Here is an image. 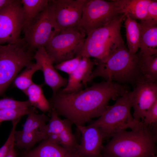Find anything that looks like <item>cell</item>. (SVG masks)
Instances as JSON below:
<instances>
[{
  "mask_svg": "<svg viewBox=\"0 0 157 157\" xmlns=\"http://www.w3.org/2000/svg\"><path fill=\"white\" fill-rule=\"evenodd\" d=\"M82 57L77 56L69 60L63 61L56 64L54 67L56 70L65 72L69 75L72 73L78 66Z\"/></svg>",
  "mask_w": 157,
  "mask_h": 157,
  "instance_id": "cell-28",
  "label": "cell"
},
{
  "mask_svg": "<svg viewBox=\"0 0 157 157\" xmlns=\"http://www.w3.org/2000/svg\"><path fill=\"white\" fill-rule=\"evenodd\" d=\"M23 129L15 131V145L27 150L39 142L47 138V128L49 118L44 113L34 110L29 113Z\"/></svg>",
  "mask_w": 157,
  "mask_h": 157,
  "instance_id": "cell-10",
  "label": "cell"
},
{
  "mask_svg": "<svg viewBox=\"0 0 157 157\" xmlns=\"http://www.w3.org/2000/svg\"><path fill=\"white\" fill-rule=\"evenodd\" d=\"M88 0H49L60 31L78 26L83 8Z\"/></svg>",
  "mask_w": 157,
  "mask_h": 157,
  "instance_id": "cell-13",
  "label": "cell"
},
{
  "mask_svg": "<svg viewBox=\"0 0 157 157\" xmlns=\"http://www.w3.org/2000/svg\"><path fill=\"white\" fill-rule=\"evenodd\" d=\"M51 117L47 124V139L75 154L79 144L72 131L73 124L67 119H60L53 108H51Z\"/></svg>",
  "mask_w": 157,
  "mask_h": 157,
  "instance_id": "cell-12",
  "label": "cell"
},
{
  "mask_svg": "<svg viewBox=\"0 0 157 157\" xmlns=\"http://www.w3.org/2000/svg\"><path fill=\"white\" fill-rule=\"evenodd\" d=\"M35 110V108L31 107L19 109L0 110V125L2 122L6 121L13 122L20 120L22 117Z\"/></svg>",
  "mask_w": 157,
  "mask_h": 157,
  "instance_id": "cell-26",
  "label": "cell"
},
{
  "mask_svg": "<svg viewBox=\"0 0 157 157\" xmlns=\"http://www.w3.org/2000/svg\"><path fill=\"white\" fill-rule=\"evenodd\" d=\"M29 157H76L59 144L48 139L42 141L36 148L26 155Z\"/></svg>",
  "mask_w": 157,
  "mask_h": 157,
  "instance_id": "cell-19",
  "label": "cell"
},
{
  "mask_svg": "<svg viewBox=\"0 0 157 157\" xmlns=\"http://www.w3.org/2000/svg\"><path fill=\"white\" fill-rule=\"evenodd\" d=\"M151 157H157V156L155 155V156H152Z\"/></svg>",
  "mask_w": 157,
  "mask_h": 157,
  "instance_id": "cell-35",
  "label": "cell"
},
{
  "mask_svg": "<svg viewBox=\"0 0 157 157\" xmlns=\"http://www.w3.org/2000/svg\"><path fill=\"white\" fill-rule=\"evenodd\" d=\"M24 31V38L29 48L35 52L39 47H44L53 37L60 32L49 1L46 8Z\"/></svg>",
  "mask_w": 157,
  "mask_h": 157,
  "instance_id": "cell-9",
  "label": "cell"
},
{
  "mask_svg": "<svg viewBox=\"0 0 157 157\" xmlns=\"http://www.w3.org/2000/svg\"><path fill=\"white\" fill-rule=\"evenodd\" d=\"M34 53L23 38L14 43L0 45V95L22 69L33 63Z\"/></svg>",
  "mask_w": 157,
  "mask_h": 157,
  "instance_id": "cell-5",
  "label": "cell"
},
{
  "mask_svg": "<svg viewBox=\"0 0 157 157\" xmlns=\"http://www.w3.org/2000/svg\"><path fill=\"white\" fill-rule=\"evenodd\" d=\"M141 28L140 51L142 57L157 54V25L151 26L140 21Z\"/></svg>",
  "mask_w": 157,
  "mask_h": 157,
  "instance_id": "cell-18",
  "label": "cell"
},
{
  "mask_svg": "<svg viewBox=\"0 0 157 157\" xmlns=\"http://www.w3.org/2000/svg\"><path fill=\"white\" fill-rule=\"evenodd\" d=\"M123 14L119 0H88L78 26L87 35L108 24Z\"/></svg>",
  "mask_w": 157,
  "mask_h": 157,
  "instance_id": "cell-7",
  "label": "cell"
},
{
  "mask_svg": "<svg viewBox=\"0 0 157 157\" xmlns=\"http://www.w3.org/2000/svg\"><path fill=\"white\" fill-rule=\"evenodd\" d=\"M12 0H0V10L10 3Z\"/></svg>",
  "mask_w": 157,
  "mask_h": 157,
  "instance_id": "cell-33",
  "label": "cell"
},
{
  "mask_svg": "<svg viewBox=\"0 0 157 157\" xmlns=\"http://www.w3.org/2000/svg\"><path fill=\"white\" fill-rule=\"evenodd\" d=\"M96 60L92 61L88 57H82L76 69L69 75L67 83L65 88L60 90L64 93H71L82 90L88 83L94 66L96 65Z\"/></svg>",
  "mask_w": 157,
  "mask_h": 157,
  "instance_id": "cell-17",
  "label": "cell"
},
{
  "mask_svg": "<svg viewBox=\"0 0 157 157\" xmlns=\"http://www.w3.org/2000/svg\"><path fill=\"white\" fill-rule=\"evenodd\" d=\"M125 18L124 14H122L108 24L88 33L76 56L105 60L118 48L124 45L121 28Z\"/></svg>",
  "mask_w": 157,
  "mask_h": 157,
  "instance_id": "cell-4",
  "label": "cell"
},
{
  "mask_svg": "<svg viewBox=\"0 0 157 157\" xmlns=\"http://www.w3.org/2000/svg\"><path fill=\"white\" fill-rule=\"evenodd\" d=\"M138 53H131L124 45L116 50L105 60H97L95 68L92 71L88 83L100 77L124 85H135L142 79L138 67Z\"/></svg>",
  "mask_w": 157,
  "mask_h": 157,
  "instance_id": "cell-3",
  "label": "cell"
},
{
  "mask_svg": "<svg viewBox=\"0 0 157 157\" xmlns=\"http://www.w3.org/2000/svg\"><path fill=\"white\" fill-rule=\"evenodd\" d=\"M76 126L81 138L75 154L76 157H101L104 139L100 129L91 124Z\"/></svg>",
  "mask_w": 157,
  "mask_h": 157,
  "instance_id": "cell-15",
  "label": "cell"
},
{
  "mask_svg": "<svg viewBox=\"0 0 157 157\" xmlns=\"http://www.w3.org/2000/svg\"><path fill=\"white\" fill-rule=\"evenodd\" d=\"M152 0H119L122 13L136 20L143 21Z\"/></svg>",
  "mask_w": 157,
  "mask_h": 157,
  "instance_id": "cell-20",
  "label": "cell"
},
{
  "mask_svg": "<svg viewBox=\"0 0 157 157\" xmlns=\"http://www.w3.org/2000/svg\"><path fill=\"white\" fill-rule=\"evenodd\" d=\"M15 130L12 129L4 144L0 148V157H4L12 143L14 141Z\"/></svg>",
  "mask_w": 157,
  "mask_h": 157,
  "instance_id": "cell-31",
  "label": "cell"
},
{
  "mask_svg": "<svg viewBox=\"0 0 157 157\" xmlns=\"http://www.w3.org/2000/svg\"><path fill=\"white\" fill-rule=\"evenodd\" d=\"M34 59L40 65V70L43 74L45 83L51 88L53 94L60 88L66 86L68 79L63 77L57 71L44 47H39L36 50Z\"/></svg>",
  "mask_w": 157,
  "mask_h": 157,
  "instance_id": "cell-16",
  "label": "cell"
},
{
  "mask_svg": "<svg viewBox=\"0 0 157 157\" xmlns=\"http://www.w3.org/2000/svg\"><path fill=\"white\" fill-rule=\"evenodd\" d=\"M157 101L156 83L143 80L138 81L132 91L131 101L133 117L136 121H142L149 109Z\"/></svg>",
  "mask_w": 157,
  "mask_h": 157,
  "instance_id": "cell-14",
  "label": "cell"
},
{
  "mask_svg": "<svg viewBox=\"0 0 157 157\" xmlns=\"http://www.w3.org/2000/svg\"><path fill=\"white\" fill-rule=\"evenodd\" d=\"M126 85L108 80L71 93H63L59 90L49 101L59 116L76 126L84 125L100 116L111 99L116 100L129 91Z\"/></svg>",
  "mask_w": 157,
  "mask_h": 157,
  "instance_id": "cell-1",
  "label": "cell"
},
{
  "mask_svg": "<svg viewBox=\"0 0 157 157\" xmlns=\"http://www.w3.org/2000/svg\"><path fill=\"white\" fill-rule=\"evenodd\" d=\"M124 22L127 44L129 52L136 53L140 48L141 28L140 23L128 16L125 17Z\"/></svg>",
  "mask_w": 157,
  "mask_h": 157,
  "instance_id": "cell-21",
  "label": "cell"
},
{
  "mask_svg": "<svg viewBox=\"0 0 157 157\" xmlns=\"http://www.w3.org/2000/svg\"><path fill=\"white\" fill-rule=\"evenodd\" d=\"M146 24L151 26L157 25V1L152 0L147 9L145 19L142 21Z\"/></svg>",
  "mask_w": 157,
  "mask_h": 157,
  "instance_id": "cell-29",
  "label": "cell"
},
{
  "mask_svg": "<svg viewBox=\"0 0 157 157\" xmlns=\"http://www.w3.org/2000/svg\"><path fill=\"white\" fill-rule=\"evenodd\" d=\"M87 35L78 26L61 31L44 47L53 64H58L76 56Z\"/></svg>",
  "mask_w": 157,
  "mask_h": 157,
  "instance_id": "cell-8",
  "label": "cell"
},
{
  "mask_svg": "<svg viewBox=\"0 0 157 157\" xmlns=\"http://www.w3.org/2000/svg\"><path fill=\"white\" fill-rule=\"evenodd\" d=\"M15 146L14 142L12 144L4 157H16Z\"/></svg>",
  "mask_w": 157,
  "mask_h": 157,
  "instance_id": "cell-32",
  "label": "cell"
},
{
  "mask_svg": "<svg viewBox=\"0 0 157 157\" xmlns=\"http://www.w3.org/2000/svg\"><path fill=\"white\" fill-rule=\"evenodd\" d=\"M139 56L138 67L142 80L156 83L157 54L147 57Z\"/></svg>",
  "mask_w": 157,
  "mask_h": 157,
  "instance_id": "cell-24",
  "label": "cell"
},
{
  "mask_svg": "<svg viewBox=\"0 0 157 157\" xmlns=\"http://www.w3.org/2000/svg\"><path fill=\"white\" fill-rule=\"evenodd\" d=\"M157 124L146 126L138 122L130 131L117 133L104 146L106 157H151L157 152Z\"/></svg>",
  "mask_w": 157,
  "mask_h": 157,
  "instance_id": "cell-2",
  "label": "cell"
},
{
  "mask_svg": "<svg viewBox=\"0 0 157 157\" xmlns=\"http://www.w3.org/2000/svg\"><path fill=\"white\" fill-rule=\"evenodd\" d=\"M32 106L28 101H21L10 98L0 99V110L16 109Z\"/></svg>",
  "mask_w": 157,
  "mask_h": 157,
  "instance_id": "cell-27",
  "label": "cell"
},
{
  "mask_svg": "<svg viewBox=\"0 0 157 157\" xmlns=\"http://www.w3.org/2000/svg\"><path fill=\"white\" fill-rule=\"evenodd\" d=\"M131 94L132 91H128L118 98L113 105L108 106L99 118L91 124L100 129L104 139L133 126L134 120L131 112Z\"/></svg>",
  "mask_w": 157,
  "mask_h": 157,
  "instance_id": "cell-6",
  "label": "cell"
},
{
  "mask_svg": "<svg viewBox=\"0 0 157 157\" xmlns=\"http://www.w3.org/2000/svg\"><path fill=\"white\" fill-rule=\"evenodd\" d=\"M48 0H22L24 18L23 31L26 29L48 5Z\"/></svg>",
  "mask_w": 157,
  "mask_h": 157,
  "instance_id": "cell-22",
  "label": "cell"
},
{
  "mask_svg": "<svg viewBox=\"0 0 157 157\" xmlns=\"http://www.w3.org/2000/svg\"><path fill=\"white\" fill-rule=\"evenodd\" d=\"M24 25L21 0H12L0 10V45L18 41Z\"/></svg>",
  "mask_w": 157,
  "mask_h": 157,
  "instance_id": "cell-11",
  "label": "cell"
},
{
  "mask_svg": "<svg viewBox=\"0 0 157 157\" xmlns=\"http://www.w3.org/2000/svg\"><path fill=\"white\" fill-rule=\"evenodd\" d=\"M24 93L28 97V100L32 106L43 112L51 111L50 104L44 94L42 85L33 83Z\"/></svg>",
  "mask_w": 157,
  "mask_h": 157,
  "instance_id": "cell-23",
  "label": "cell"
},
{
  "mask_svg": "<svg viewBox=\"0 0 157 157\" xmlns=\"http://www.w3.org/2000/svg\"><path fill=\"white\" fill-rule=\"evenodd\" d=\"M141 121L146 126L157 124V101L147 110Z\"/></svg>",
  "mask_w": 157,
  "mask_h": 157,
  "instance_id": "cell-30",
  "label": "cell"
},
{
  "mask_svg": "<svg viewBox=\"0 0 157 157\" xmlns=\"http://www.w3.org/2000/svg\"><path fill=\"white\" fill-rule=\"evenodd\" d=\"M101 157H106L105 156H104L103 155H102H102H101Z\"/></svg>",
  "mask_w": 157,
  "mask_h": 157,
  "instance_id": "cell-34",
  "label": "cell"
},
{
  "mask_svg": "<svg viewBox=\"0 0 157 157\" xmlns=\"http://www.w3.org/2000/svg\"><path fill=\"white\" fill-rule=\"evenodd\" d=\"M39 70H40V67L38 63H32L16 76L13 81L14 85L24 93L33 83L32 79L33 75Z\"/></svg>",
  "mask_w": 157,
  "mask_h": 157,
  "instance_id": "cell-25",
  "label": "cell"
},
{
  "mask_svg": "<svg viewBox=\"0 0 157 157\" xmlns=\"http://www.w3.org/2000/svg\"><path fill=\"white\" fill-rule=\"evenodd\" d=\"M25 157H28V156H26Z\"/></svg>",
  "mask_w": 157,
  "mask_h": 157,
  "instance_id": "cell-36",
  "label": "cell"
}]
</instances>
